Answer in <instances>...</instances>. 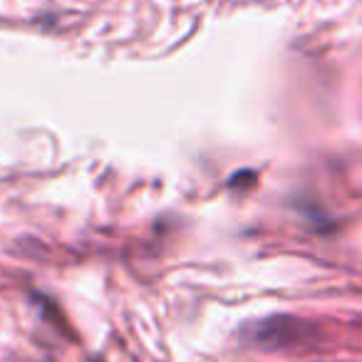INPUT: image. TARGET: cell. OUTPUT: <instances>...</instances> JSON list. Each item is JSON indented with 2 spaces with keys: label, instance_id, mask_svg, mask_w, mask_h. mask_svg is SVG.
Returning a JSON list of instances; mask_svg holds the SVG:
<instances>
[{
  "label": "cell",
  "instance_id": "cell-1",
  "mask_svg": "<svg viewBox=\"0 0 362 362\" xmlns=\"http://www.w3.org/2000/svg\"><path fill=\"white\" fill-rule=\"evenodd\" d=\"M241 337L248 345L261 347V350H291V347L310 342L315 337V327L313 322L293 315H271L248 322Z\"/></svg>",
  "mask_w": 362,
  "mask_h": 362
}]
</instances>
